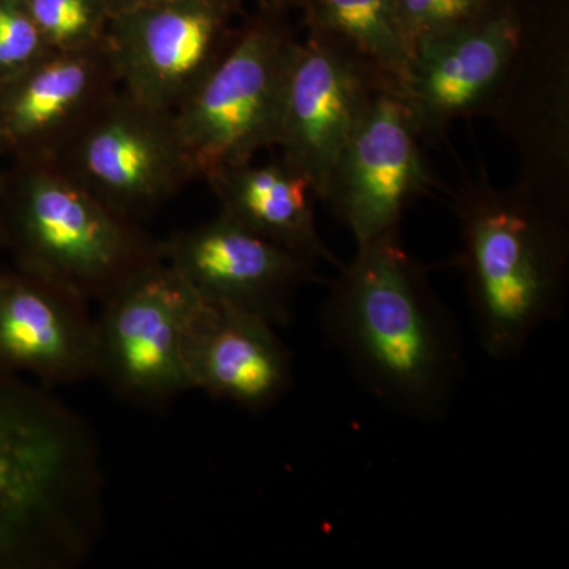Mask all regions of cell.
<instances>
[{
    "mask_svg": "<svg viewBox=\"0 0 569 569\" xmlns=\"http://www.w3.org/2000/svg\"><path fill=\"white\" fill-rule=\"evenodd\" d=\"M323 326L376 399L419 421L447 415L462 377V343L397 234L358 247L332 284Z\"/></svg>",
    "mask_w": 569,
    "mask_h": 569,
    "instance_id": "6da1fadb",
    "label": "cell"
},
{
    "mask_svg": "<svg viewBox=\"0 0 569 569\" xmlns=\"http://www.w3.org/2000/svg\"><path fill=\"white\" fill-rule=\"evenodd\" d=\"M96 493L84 427L51 397L0 372V569L78 561Z\"/></svg>",
    "mask_w": 569,
    "mask_h": 569,
    "instance_id": "7a4b0ae2",
    "label": "cell"
},
{
    "mask_svg": "<svg viewBox=\"0 0 569 569\" xmlns=\"http://www.w3.org/2000/svg\"><path fill=\"white\" fill-rule=\"evenodd\" d=\"M0 233L21 271L102 302L160 263L162 241L74 181L54 159L0 171Z\"/></svg>",
    "mask_w": 569,
    "mask_h": 569,
    "instance_id": "3957f363",
    "label": "cell"
},
{
    "mask_svg": "<svg viewBox=\"0 0 569 569\" xmlns=\"http://www.w3.org/2000/svg\"><path fill=\"white\" fill-rule=\"evenodd\" d=\"M468 299L482 350L522 353L561 309L568 242L563 223L526 198L479 197L462 208Z\"/></svg>",
    "mask_w": 569,
    "mask_h": 569,
    "instance_id": "277c9868",
    "label": "cell"
},
{
    "mask_svg": "<svg viewBox=\"0 0 569 569\" xmlns=\"http://www.w3.org/2000/svg\"><path fill=\"white\" fill-rule=\"evenodd\" d=\"M295 47L277 14L260 11L173 112L194 178L211 181L274 148Z\"/></svg>",
    "mask_w": 569,
    "mask_h": 569,
    "instance_id": "5b68a950",
    "label": "cell"
},
{
    "mask_svg": "<svg viewBox=\"0 0 569 569\" xmlns=\"http://www.w3.org/2000/svg\"><path fill=\"white\" fill-rule=\"evenodd\" d=\"M52 159L103 203L137 222L197 179L173 112L149 107L121 88Z\"/></svg>",
    "mask_w": 569,
    "mask_h": 569,
    "instance_id": "8992f818",
    "label": "cell"
},
{
    "mask_svg": "<svg viewBox=\"0 0 569 569\" xmlns=\"http://www.w3.org/2000/svg\"><path fill=\"white\" fill-rule=\"evenodd\" d=\"M241 0H146L112 14L107 47L119 86L174 112L233 43Z\"/></svg>",
    "mask_w": 569,
    "mask_h": 569,
    "instance_id": "52a82bcc",
    "label": "cell"
},
{
    "mask_svg": "<svg viewBox=\"0 0 569 569\" xmlns=\"http://www.w3.org/2000/svg\"><path fill=\"white\" fill-rule=\"evenodd\" d=\"M100 305L99 377L142 403L189 391L183 351L201 298L174 269L162 260Z\"/></svg>",
    "mask_w": 569,
    "mask_h": 569,
    "instance_id": "ba28073f",
    "label": "cell"
},
{
    "mask_svg": "<svg viewBox=\"0 0 569 569\" xmlns=\"http://www.w3.org/2000/svg\"><path fill=\"white\" fill-rule=\"evenodd\" d=\"M162 258L203 301L238 307L276 328L290 321L295 295L313 277V261L222 213L162 241Z\"/></svg>",
    "mask_w": 569,
    "mask_h": 569,
    "instance_id": "9c48e42d",
    "label": "cell"
},
{
    "mask_svg": "<svg viewBox=\"0 0 569 569\" xmlns=\"http://www.w3.org/2000/svg\"><path fill=\"white\" fill-rule=\"evenodd\" d=\"M377 89L358 63L310 33L296 41L276 148L326 200L346 151Z\"/></svg>",
    "mask_w": 569,
    "mask_h": 569,
    "instance_id": "30bf717a",
    "label": "cell"
},
{
    "mask_svg": "<svg viewBox=\"0 0 569 569\" xmlns=\"http://www.w3.org/2000/svg\"><path fill=\"white\" fill-rule=\"evenodd\" d=\"M417 116L395 89H377L332 176L328 198L358 247L397 234L403 208L426 182Z\"/></svg>",
    "mask_w": 569,
    "mask_h": 569,
    "instance_id": "8fae6325",
    "label": "cell"
},
{
    "mask_svg": "<svg viewBox=\"0 0 569 569\" xmlns=\"http://www.w3.org/2000/svg\"><path fill=\"white\" fill-rule=\"evenodd\" d=\"M119 88L107 43L50 52L0 86V157L52 159Z\"/></svg>",
    "mask_w": 569,
    "mask_h": 569,
    "instance_id": "7c38bea8",
    "label": "cell"
},
{
    "mask_svg": "<svg viewBox=\"0 0 569 569\" xmlns=\"http://www.w3.org/2000/svg\"><path fill=\"white\" fill-rule=\"evenodd\" d=\"M88 305L43 277L0 271V372L47 383L99 376V337Z\"/></svg>",
    "mask_w": 569,
    "mask_h": 569,
    "instance_id": "4fadbf2b",
    "label": "cell"
},
{
    "mask_svg": "<svg viewBox=\"0 0 569 569\" xmlns=\"http://www.w3.org/2000/svg\"><path fill=\"white\" fill-rule=\"evenodd\" d=\"M520 29L509 14L475 18L415 41L397 92L419 129L473 110L500 84L518 54Z\"/></svg>",
    "mask_w": 569,
    "mask_h": 569,
    "instance_id": "5bb4252c",
    "label": "cell"
},
{
    "mask_svg": "<svg viewBox=\"0 0 569 569\" xmlns=\"http://www.w3.org/2000/svg\"><path fill=\"white\" fill-rule=\"evenodd\" d=\"M190 389L250 411L274 406L291 385V358L276 326L201 299L186 340Z\"/></svg>",
    "mask_w": 569,
    "mask_h": 569,
    "instance_id": "9a60e30c",
    "label": "cell"
},
{
    "mask_svg": "<svg viewBox=\"0 0 569 569\" xmlns=\"http://www.w3.org/2000/svg\"><path fill=\"white\" fill-rule=\"evenodd\" d=\"M222 216L307 260L339 264L318 236L309 181L282 159L244 163L211 181Z\"/></svg>",
    "mask_w": 569,
    "mask_h": 569,
    "instance_id": "2e32d148",
    "label": "cell"
},
{
    "mask_svg": "<svg viewBox=\"0 0 569 569\" xmlns=\"http://www.w3.org/2000/svg\"><path fill=\"white\" fill-rule=\"evenodd\" d=\"M312 36L358 63L381 88L399 89L411 48L397 0H305Z\"/></svg>",
    "mask_w": 569,
    "mask_h": 569,
    "instance_id": "e0dca14e",
    "label": "cell"
},
{
    "mask_svg": "<svg viewBox=\"0 0 569 569\" xmlns=\"http://www.w3.org/2000/svg\"><path fill=\"white\" fill-rule=\"evenodd\" d=\"M51 51H81L107 43V0H22Z\"/></svg>",
    "mask_w": 569,
    "mask_h": 569,
    "instance_id": "ac0fdd59",
    "label": "cell"
},
{
    "mask_svg": "<svg viewBox=\"0 0 569 569\" xmlns=\"http://www.w3.org/2000/svg\"><path fill=\"white\" fill-rule=\"evenodd\" d=\"M22 0H0V86L50 54Z\"/></svg>",
    "mask_w": 569,
    "mask_h": 569,
    "instance_id": "d6986e66",
    "label": "cell"
},
{
    "mask_svg": "<svg viewBox=\"0 0 569 569\" xmlns=\"http://www.w3.org/2000/svg\"><path fill=\"white\" fill-rule=\"evenodd\" d=\"M410 48L430 33L448 31L485 13L488 0H397Z\"/></svg>",
    "mask_w": 569,
    "mask_h": 569,
    "instance_id": "ffe728a7",
    "label": "cell"
},
{
    "mask_svg": "<svg viewBox=\"0 0 569 569\" xmlns=\"http://www.w3.org/2000/svg\"><path fill=\"white\" fill-rule=\"evenodd\" d=\"M253 2L260 7V11L271 14H280L293 7H305V0H253Z\"/></svg>",
    "mask_w": 569,
    "mask_h": 569,
    "instance_id": "44dd1931",
    "label": "cell"
},
{
    "mask_svg": "<svg viewBox=\"0 0 569 569\" xmlns=\"http://www.w3.org/2000/svg\"><path fill=\"white\" fill-rule=\"evenodd\" d=\"M142 2H146V0H107L112 14L119 13V11L122 10L132 9V7Z\"/></svg>",
    "mask_w": 569,
    "mask_h": 569,
    "instance_id": "7402d4cb",
    "label": "cell"
},
{
    "mask_svg": "<svg viewBox=\"0 0 569 569\" xmlns=\"http://www.w3.org/2000/svg\"><path fill=\"white\" fill-rule=\"evenodd\" d=\"M0 250H3V239H2V233H0Z\"/></svg>",
    "mask_w": 569,
    "mask_h": 569,
    "instance_id": "603a6c76",
    "label": "cell"
}]
</instances>
